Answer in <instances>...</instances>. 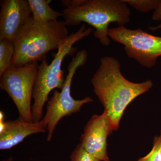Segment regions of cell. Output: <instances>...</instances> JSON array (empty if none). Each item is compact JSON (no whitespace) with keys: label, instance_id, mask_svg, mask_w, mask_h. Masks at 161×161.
<instances>
[{"label":"cell","instance_id":"16","mask_svg":"<svg viewBox=\"0 0 161 161\" xmlns=\"http://www.w3.org/2000/svg\"><path fill=\"white\" fill-rule=\"evenodd\" d=\"M153 21H161V0H158V4L152 15Z\"/></svg>","mask_w":161,"mask_h":161},{"label":"cell","instance_id":"11","mask_svg":"<svg viewBox=\"0 0 161 161\" xmlns=\"http://www.w3.org/2000/svg\"><path fill=\"white\" fill-rule=\"evenodd\" d=\"M35 20L43 23L53 22L62 17V13L55 11L49 6V1L46 0H28Z\"/></svg>","mask_w":161,"mask_h":161},{"label":"cell","instance_id":"8","mask_svg":"<svg viewBox=\"0 0 161 161\" xmlns=\"http://www.w3.org/2000/svg\"><path fill=\"white\" fill-rule=\"evenodd\" d=\"M113 130L106 113L92 116L85 127L80 145L86 152L101 161H111L107 153V138Z\"/></svg>","mask_w":161,"mask_h":161},{"label":"cell","instance_id":"4","mask_svg":"<svg viewBox=\"0 0 161 161\" xmlns=\"http://www.w3.org/2000/svg\"><path fill=\"white\" fill-rule=\"evenodd\" d=\"M93 30L91 27L86 28L85 24H82L76 32L69 35L62 41L50 63L48 64L46 58L41 61L36 76L33 94L34 102L32 106V113L34 122L42 119L43 108L48 100L50 93L55 89L61 90L63 88L65 78L61 66L64 58L76 50L73 47L75 43L89 36Z\"/></svg>","mask_w":161,"mask_h":161},{"label":"cell","instance_id":"13","mask_svg":"<svg viewBox=\"0 0 161 161\" xmlns=\"http://www.w3.org/2000/svg\"><path fill=\"white\" fill-rule=\"evenodd\" d=\"M127 5L142 13L155 10L158 0H123Z\"/></svg>","mask_w":161,"mask_h":161},{"label":"cell","instance_id":"2","mask_svg":"<svg viewBox=\"0 0 161 161\" xmlns=\"http://www.w3.org/2000/svg\"><path fill=\"white\" fill-rule=\"evenodd\" d=\"M62 17L68 26L86 23L95 30V38L104 46H109V25L116 23L125 26L130 21L131 11L123 0H63Z\"/></svg>","mask_w":161,"mask_h":161},{"label":"cell","instance_id":"10","mask_svg":"<svg viewBox=\"0 0 161 161\" xmlns=\"http://www.w3.org/2000/svg\"><path fill=\"white\" fill-rule=\"evenodd\" d=\"M4 114L0 112V150H10L32 134L43 133L47 125L43 119L38 122H27L19 118L4 121Z\"/></svg>","mask_w":161,"mask_h":161},{"label":"cell","instance_id":"17","mask_svg":"<svg viewBox=\"0 0 161 161\" xmlns=\"http://www.w3.org/2000/svg\"><path fill=\"white\" fill-rule=\"evenodd\" d=\"M148 29L151 30L152 31H155L158 30V29H161V23L159 25L157 26H151V27H149Z\"/></svg>","mask_w":161,"mask_h":161},{"label":"cell","instance_id":"5","mask_svg":"<svg viewBox=\"0 0 161 161\" xmlns=\"http://www.w3.org/2000/svg\"><path fill=\"white\" fill-rule=\"evenodd\" d=\"M87 58L86 50L82 49L72 58L68 67V73L63 88L60 92L55 90L53 96L47 101L46 114L42 119L47 125V142L52 140L56 127L61 119L79 112L84 105L93 102V99L90 97L76 100L71 94L74 75L79 67L85 64Z\"/></svg>","mask_w":161,"mask_h":161},{"label":"cell","instance_id":"12","mask_svg":"<svg viewBox=\"0 0 161 161\" xmlns=\"http://www.w3.org/2000/svg\"><path fill=\"white\" fill-rule=\"evenodd\" d=\"M14 54L13 42L7 39L0 40V76L12 67Z\"/></svg>","mask_w":161,"mask_h":161},{"label":"cell","instance_id":"14","mask_svg":"<svg viewBox=\"0 0 161 161\" xmlns=\"http://www.w3.org/2000/svg\"><path fill=\"white\" fill-rule=\"evenodd\" d=\"M136 161H161V131L160 135L154 137L153 147L150 152Z\"/></svg>","mask_w":161,"mask_h":161},{"label":"cell","instance_id":"3","mask_svg":"<svg viewBox=\"0 0 161 161\" xmlns=\"http://www.w3.org/2000/svg\"><path fill=\"white\" fill-rule=\"evenodd\" d=\"M69 36V30L64 21L43 23L35 20L31 16L15 38L12 67H21L43 61L48 52L58 49Z\"/></svg>","mask_w":161,"mask_h":161},{"label":"cell","instance_id":"7","mask_svg":"<svg viewBox=\"0 0 161 161\" xmlns=\"http://www.w3.org/2000/svg\"><path fill=\"white\" fill-rule=\"evenodd\" d=\"M108 36L123 44L127 56L144 67L154 66L161 56V37L150 34L141 28L132 30L119 26L109 29Z\"/></svg>","mask_w":161,"mask_h":161},{"label":"cell","instance_id":"15","mask_svg":"<svg viewBox=\"0 0 161 161\" xmlns=\"http://www.w3.org/2000/svg\"><path fill=\"white\" fill-rule=\"evenodd\" d=\"M71 161H101L86 152L78 144L70 156Z\"/></svg>","mask_w":161,"mask_h":161},{"label":"cell","instance_id":"9","mask_svg":"<svg viewBox=\"0 0 161 161\" xmlns=\"http://www.w3.org/2000/svg\"><path fill=\"white\" fill-rule=\"evenodd\" d=\"M0 40L14 42L21 28L32 16L28 0H4L1 2Z\"/></svg>","mask_w":161,"mask_h":161},{"label":"cell","instance_id":"18","mask_svg":"<svg viewBox=\"0 0 161 161\" xmlns=\"http://www.w3.org/2000/svg\"><path fill=\"white\" fill-rule=\"evenodd\" d=\"M2 161H13V158L11 156L9 157V158L3 160Z\"/></svg>","mask_w":161,"mask_h":161},{"label":"cell","instance_id":"6","mask_svg":"<svg viewBox=\"0 0 161 161\" xmlns=\"http://www.w3.org/2000/svg\"><path fill=\"white\" fill-rule=\"evenodd\" d=\"M39 65L38 62L21 67H11L0 76V88L13 101L19 112V118L34 122L31 99Z\"/></svg>","mask_w":161,"mask_h":161},{"label":"cell","instance_id":"1","mask_svg":"<svg viewBox=\"0 0 161 161\" xmlns=\"http://www.w3.org/2000/svg\"><path fill=\"white\" fill-rule=\"evenodd\" d=\"M94 93L104 108L113 131L119 128V123L128 106L140 95L153 86L152 80L141 83L131 82L121 72L118 60L106 56L100 59V65L91 80Z\"/></svg>","mask_w":161,"mask_h":161}]
</instances>
